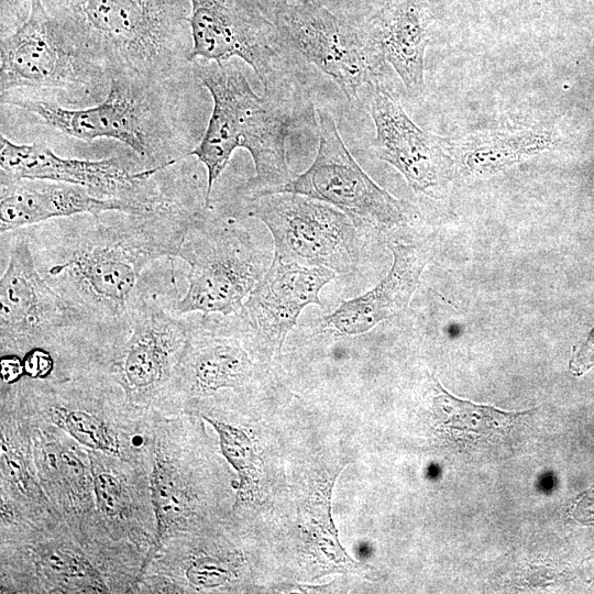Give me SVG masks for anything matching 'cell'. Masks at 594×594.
Masks as SVG:
<instances>
[{"label": "cell", "mask_w": 594, "mask_h": 594, "mask_svg": "<svg viewBox=\"0 0 594 594\" xmlns=\"http://www.w3.org/2000/svg\"><path fill=\"white\" fill-rule=\"evenodd\" d=\"M275 0H262V3L264 6V8H266L268 4H271L272 2H274Z\"/></svg>", "instance_id": "1f68e13d"}, {"label": "cell", "mask_w": 594, "mask_h": 594, "mask_svg": "<svg viewBox=\"0 0 594 594\" xmlns=\"http://www.w3.org/2000/svg\"><path fill=\"white\" fill-rule=\"evenodd\" d=\"M109 74L165 87L190 64L189 0H42Z\"/></svg>", "instance_id": "7a4b0ae2"}, {"label": "cell", "mask_w": 594, "mask_h": 594, "mask_svg": "<svg viewBox=\"0 0 594 594\" xmlns=\"http://www.w3.org/2000/svg\"><path fill=\"white\" fill-rule=\"evenodd\" d=\"M188 581L197 587H210L222 584L229 578V570L221 562L201 558L195 560L186 570Z\"/></svg>", "instance_id": "4316f807"}, {"label": "cell", "mask_w": 594, "mask_h": 594, "mask_svg": "<svg viewBox=\"0 0 594 594\" xmlns=\"http://www.w3.org/2000/svg\"><path fill=\"white\" fill-rule=\"evenodd\" d=\"M374 1H378V0H374Z\"/></svg>", "instance_id": "d6a6232c"}, {"label": "cell", "mask_w": 594, "mask_h": 594, "mask_svg": "<svg viewBox=\"0 0 594 594\" xmlns=\"http://www.w3.org/2000/svg\"><path fill=\"white\" fill-rule=\"evenodd\" d=\"M198 211L182 206L144 215L85 213L25 229L43 278L116 346L127 337L146 288L143 272L177 257Z\"/></svg>", "instance_id": "6da1fadb"}, {"label": "cell", "mask_w": 594, "mask_h": 594, "mask_svg": "<svg viewBox=\"0 0 594 594\" xmlns=\"http://www.w3.org/2000/svg\"><path fill=\"white\" fill-rule=\"evenodd\" d=\"M205 210L195 215L177 254L189 266L188 285L173 311L237 315L268 267L249 232Z\"/></svg>", "instance_id": "5b68a950"}, {"label": "cell", "mask_w": 594, "mask_h": 594, "mask_svg": "<svg viewBox=\"0 0 594 594\" xmlns=\"http://www.w3.org/2000/svg\"><path fill=\"white\" fill-rule=\"evenodd\" d=\"M151 495L156 518V538L146 562L161 548L167 536L185 519L188 496L184 480L170 457L155 452L151 475Z\"/></svg>", "instance_id": "603a6c76"}, {"label": "cell", "mask_w": 594, "mask_h": 594, "mask_svg": "<svg viewBox=\"0 0 594 594\" xmlns=\"http://www.w3.org/2000/svg\"><path fill=\"white\" fill-rule=\"evenodd\" d=\"M162 287L154 276L138 300L124 340L116 348L113 372L131 397H147L173 374L183 351L189 320L177 316L163 297L177 292L175 280Z\"/></svg>", "instance_id": "7c38bea8"}, {"label": "cell", "mask_w": 594, "mask_h": 594, "mask_svg": "<svg viewBox=\"0 0 594 594\" xmlns=\"http://www.w3.org/2000/svg\"><path fill=\"white\" fill-rule=\"evenodd\" d=\"M24 376L22 358L18 354L1 355V382L6 386L18 383Z\"/></svg>", "instance_id": "f546056e"}, {"label": "cell", "mask_w": 594, "mask_h": 594, "mask_svg": "<svg viewBox=\"0 0 594 594\" xmlns=\"http://www.w3.org/2000/svg\"><path fill=\"white\" fill-rule=\"evenodd\" d=\"M26 0H1V7L12 9L23 4Z\"/></svg>", "instance_id": "4dcf8cb0"}, {"label": "cell", "mask_w": 594, "mask_h": 594, "mask_svg": "<svg viewBox=\"0 0 594 594\" xmlns=\"http://www.w3.org/2000/svg\"><path fill=\"white\" fill-rule=\"evenodd\" d=\"M369 92L375 155L400 172L415 191L450 179L454 163L442 140L422 131L381 84L374 80Z\"/></svg>", "instance_id": "9a60e30c"}, {"label": "cell", "mask_w": 594, "mask_h": 594, "mask_svg": "<svg viewBox=\"0 0 594 594\" xmlns=\"http://www.w3.org/2000/svg\"><path fill=\"white\" fill-rule=\"evenodd\" d=\"M8 265L0 279L2 354L75 342H107L94 326L40 274L25 228L12 231ZM24 352V353H25Z\"/></svg>", "instance_id": "52a82bcc"}, {"label": "cell", "mask_w": 594, "mask_h": 594, "mask_svg": "<svg viewBox=\"0 0 594 594\" xmlns=\"http://www.w3.org/2000/svg\"><path fill=\"white\" fill-rule=\"evenodd\" d=\"M165 87L125 75L110 76L105 98L84 108L28 95H3L1 103L33 113L62 133L85 141L110 139L131 148L146 167H172L183 158L167 117Z\"/></svg>", "instance_id": "277c9868"}, {"label": "cell", "mask_w": 594, "mask_h": 594, "mask_svg": "<svg viewBox=\"0 0 594 594\" xmlns=\"http://www.w3.org/2000/svg\"><path fill=\"white\" fill-rule=\"evenodd\" d=\"M188 320V334L174 369L182 384L202 395L244 385L252 375V361L243 345L248 334L237 316L202 315Z\"/></svg>", "instance_id": "2e32d148"}, {"label": "cell", "mask_w": 594, "mask_h": 594, "mask_svg": "<svg viewBox=\"0 0 594 594\" xmlns=\"http://www.w3.org/2000/svg\"><path fill=\"white\" fill-rule=\"evenodd\" d=\"M554 139L546 131H493L464 138L457 145L462 167L473 175H491L547 151Z\"/></svg>", "instance_id": "44dd1931"}, {"label": "cell", "mask_w": 594, "mask_h": 594, "mask_svg": "<svg viewBox=\"0 0 594 594\" xmlns=\"http://www.w3.org/2000/svg\"><path fill=\"white\" fill-rule=\"evenodd\" d=\"M334 278L329 268L285 262L274 254L235 316L250 338L279 353L301 311L321 305L319 293Z\"/></svg>", "instance_id": "5bb4252c"}, {"label": "cell", "mask_w": 594, "mask_h": 594, "mask_svg": "<svg viewBox=\"0 0 594 594\" xmlns=\"http://www.w3.org/2000/svg\"><path fill=\"white\" fill-rule=\"evenodd\" d=\"M388 248L393 264L386 276L371 290L342 301L324 317L326 327L342 334H360L407 308L419 285L428 254L418 245L391 243Z\"/></svg>", "instance_id": "ac0fdd59"}, {"label": "cell", "mask_w": 594, "mask_h": 594, "mask_svg": "<svg viewBox=\"0 0 594 594\" xmlns=\"http://www.w3.org/2000/svg\"><path fill=\"white\" fill-rule=\"evenodd\" d=\"M317 114L319 144L312 164L276 193H295L327 202L344 212L356 228L385 232L408 223V205L363 170L328 110L319 108Z\"/></svg>", "instance_id": "9c48e42d"}, {"label": "cell", "mask_w": 594, "mask_h": 594, "mask_svg": "<svg viewBox=\"0 0 594 594\" xmlns=\"http://www.w3.org/2000/svg\"><path fill=\"white\" fill-rule=\"evenodd\" d=\"M592 366H594V327L570 361V370L576 376L584 374Z\"/></svg>", "instance_id": "f1b7e54d"}, {"label": "cell", "mask_w": 594, "mask_h": 594, "mask_svg": "<svg viewBox=\"0 0 594 594\" xmlns=\"http://www.w3.org/2000/svg\"><path fill=\"white\" fill-rule=\"evenodd\" d=\"M92 479L100 510L108 517L121 516L125 508V497L120 481L101 466L92 468Z\"/></svg>", "instance_id": "484cf974"}, {"label": "cell", "mask_w": 594, "mask_h": 594, "mask_svg": "<svg viewBox=\"0 0 594 594\" xmlns=\"http://www.w3.org/2000/svg\"><path fill=\"white\" fill-rule=\"evenodd\" d=\"M169 168L134 169L131 163L120 157H63L44 144L15 143L3 133L0 138L2 175L78 185L100 198L124 202L135 215L158 212L183 204L173 194L169 182L160 177Z\"/></svg>", "instance_id": "ba28073f"}, {"label": "cell", "mask_w": 594, "mask_h": 594, "mask_svg": "<svg viewBox=\"0 0 594 594\" xmlns=\"http://www.w3.org/2000/svg\"><path fill=\"white\" fill-rule=\"evenodd\" d=\"M24 376L31 380H45L54 371L55 359L45 348H33L22 356Z\"/></svg>", "instance_id": "83f0119b"}, {"label": "cell", "mask_w": 594, "mask_h": 594, "mask_svg": "<svg viewBox=\"0 0 594 594\" xmlns=\"http://www.w3.org/2000/svg\"><path fill=\"white\" fill-rule=\"evenodd\" d=\"M194 61L240 58L265 89L272 88L277 59V30L262 0H189Z\"/></svg>", "instance_id": "4fadbf2b"}, {"label": "cell", "mask_w": 594, "mask_h": 594, "mask_svg": "<svg viewBox=\"0 0 594 594\" xmlns=\"http://www.w3.org/2000/svg\"><path fill=\"white\" fill-rule=\"evenodd\" d=\"M133 213L122 201L100 198L73 184L0 175V232L6 234L78 215Z\"/></svg>", "instance_id": "e0dca14e"}, {"label": "cell", "mask_w": 594, "mask_h": 594, "mask_svg": "<svg viewBox=\"0 0 594 594\" xmlns=\"http://www.w3.org/2000/svg\"><path fill=\"white\" fill-rule=\"evenodd\" d=\"M364 28L372 45L392 65L406 90H425V53L429 42V18L424 0H378Z\"/></svg>", "instance_id": "d6986e66"}, {"label": "cell", "mask_w": 594, "mask_h": 594, "mask_svg": "<svg viewBox=\"0 0 594 594\" xmlns=\"http://www.w3.org/2000/svg\"><path fill=\"white\" fill-rule=\"evenodd\" d=\"M341 470L319 482L315 494L304 506V528L308 535L306 543L320 574L328 572H353L360 574L362 566L353 561L341 547L331 517V495L334 481Z\"/></svg>", "instance_id": "7402d4cb"}, {"label": "cell", "mask_w": 594, "mask_h": 594, "mask_svg": "<svg viewBox=\"0 0 594 594\" xmlns=\"http://www.w3.org/2000/svg\"><path fill=\"white\" fill-rule=\"evenodd\" d=\"M249 216L270 230L285 262L349 273L358 262L356 227L341 210L295 193L250 197Z\"/></svg>", "instance_id": "8fae6325"}, {"label": "cell", "mask_w": 594, "mask_h": 594, "mask_svg": "<svg viewBox=\"0 0 594 594\" xmlns=\"http://www.w3.org/2000/svg\"><path fill=\"white\" fill-rule=\"evenodd\" d=\"M432 413L436 431L441 438L474 446L505 437L531 411H505L458 398L433 377Z\"/></svg>", "instance_id": "ffe728a7"}, {"label": "cell", "mask_w": 594, "mask_h": 594, "mask_svg": "<svg viewBox=\"0 0 594 594\" xmlns=\"http://www.w3.org/2000/svg\"><path fill=\"white\" fill-rule=\"evenodd\" d=\"M279 40L329 76L350 103L373 78V51L364 28L334 14L319 0H275L265 8Z\"/></svg>", "instance_id": "30bf717a"}, {"label": "cell", "mask_w": 594, "mask_h": 594, "mask_svg": "<svg viewBox=\"0 0 594 594\" xmlns=\"http://www.w3.org/2000/svg\"><path fill=\"white\" fill-rule=\"evenodd\" d=\"M218 432L220 448L239 475L237 504L251 501L257 490L261 462L248 435L231 425L204 417Z\"/></svg>", "instance_id": "cb8c5ba5"}, {"label": "cell", "mask_w": 594, "mask_h": 594, "mask_svg": "<svg viewBox=\"0 0 594 594\" xmlns=\"http://www.w3.org/2000/svg\"><path fill=\"white\" fill-rule=\"evenodd\" d=\"M191 66L212 99L206 131L188 153L207 172L204 207H209L213 186L238 148L250 153L255 168L254 177L245 185L248 195L278 191L292 179L286 160L290 119L274 100L273 90L266 89L263 97L255 94L232 59H197Z\"/></svg>", "instance_id": "3957f363"}, {"label": "cell", "mask_w": 594, "mask_h": 594, "mask_svg": "<svg viewBox=\"0 0 594 594\" xmlns=\"http://www.w3.org/2000/svg\"><path fill=\"white\" fill-rule=\"evenodd\" d=\"M50 416L84 446L110 454L119 453L116 438L95 414L79 407L53 403Z\"/></svg>", "instance_id": "d4e9b609"}, {"label": "cell", "mask_w": 594, "mask_h": 594, "mask_svg": "<svg viewBox=\"0 0 594 594\" xmlns=\"http://www.w3.org/2000/svg\"><path fill=\"white\" fill-rule=\"evenodd\" d=\"M109 85L108 72L73 41L42 0H30L26 19L1 36V96L18 89L56 90L94 105Z\"/></svg>", "instance_id": "8992f818"}]
</instances>
